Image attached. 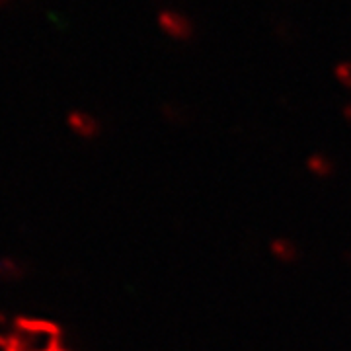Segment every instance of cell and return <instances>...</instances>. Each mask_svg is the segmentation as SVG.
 I'll list each match as a JSON object with an SVG mask.
<instances>
[{
	"mask_svg": "<svg viewBox=\"0 0 351 351\" xmlns=\"http://www.w3.org/2000/svg\"><path fill=\"white\" fill-rule=\"evenodd\" d=\"M158 27L174 41H189L195 34L193 22L188 16L176 12V10H162L158 14Z\"/></svg>",
	"mask_w": 351,
	"mask_h": 351,
	"instance_id": "6da1fadb",
	"label": "cell"
},
{
	"mask_svg": "<svg viewBox=\"0 0 351 351\" xmlns=\"http://www.w3.org/2000/svg\"><path fill=\"white\" fill-rule=\"evenodd\" d=\"M334 75L343 86L351 88V63H339L334 71Z\"/></svg>",
	"mask_w": 351,
	"mask_h": 351,
	"instance_id": "7a4b0ae2",
	"label": "cell"
}]
</instances>
